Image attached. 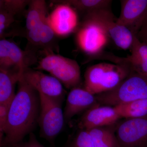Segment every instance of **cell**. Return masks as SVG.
I'll return each mask as SVG.
<instances>
[{"instance_id": "cell-16", "label": "cell", "mask_w": 147, "mask_h": 147, "mask_svg": "<svg viewBox=\"0 0 147 147\" xmlns=\"http://www.w3.org/2000/svg\"><path fill=\"white\" fill-rule=\"evenodd\" d=\"M130 50L131 55L119 57L118 63L127 64L132 71L147 76V44L140 41L135 35Z\"/></svg>"}, {"instance_id": "cell-14", "label": "cell", "mask_w": 147, "mask_h": 147, "mask_svg": "<svg viewBox=\"0 0 147 147\" xmlns=\"http://www.w3.org/2000/svg\"><path fill=\"white\" fill-rule=\"evenodd\" d=\"M120 118L114 106L95 105L84 114L79 123V126L84 130H89L112 124Z\"/></svg>"}, {"instance_id": "cell-6", "label": "cell", "mask_w": 147, "mask_h": 147, "mask_svg": "<svg viewBox=\"0 0 147 147\" xmlns=\"http://www.w3.org/2000/svg\"><path fill=\"white\" fill-rule=\"evenodd\" d=\"M39 94L40 111L38 123L40 128V136L51 142L63 128L65 118L62 109V100Z\"/></svg>"}, {"instance_id": "cell-27", "label": "cell", "mask_w": 147, "mask_h": 147, "mask_svg": "<svg viewBox=\"0 0 147 147\" xmlns=\"http://www.w3.org/2000/svg\"><path fill=\"white\" fill-rule=\"evenodd\" d=\"M22 144H23V143H22ZM22 144H21L19 145V146H18L16 147H23V146H22Z\"/></svg>"}, {"instance_id": "cell-20", "label": "cell", "mask_w": 147, "mask_h": 147, "mask_svg": "<svg viewBox=\"0 0 147 147\" xmlns=\"http://www.w3.org/2000/svg\"><path fill=\"white\" fill-rule=\"evenodd\" d=\"M54 3L67 4L83 15L104 9L110 8L111 0H66L54 1Z\"/></svg>"}, {"instance_id": "cell-25", "label": "cell", "mask_w": 147, "mask_h": 147, "mask_svg": "<svg viewBox=\"0 0 147 147\" xmlns=\"http://www.w3.org/2000/svg\"><path fill=\"white\" fill-rule=\"evenodd\" d=\"M136 36L141 42L147 44V14L142 26Z\"/></svg>"}, {"instance_id": "cell-10", "label": "cell", "mask_w": 147, "mask_h": 147, "mask_svg": "<svg viewBox=\"0 0 147 147\" xmlns=\"http://www.w3.org/2000/svg\"><path fill=\"white\" fill-rule=\"evenodd\" d=\"M22 76L39 94L63 100L65 91L62 84L55 77L30 67L24 69Z\"/></svg>"}, {"instance_id": "cell-24", "label": "cell", "mask_w": 147, "mask_h": 147, "mask_svg": "<svg viewBox=\"0 0 147 147\" xmlns=\"http://www.w3.org/2000/svg\"><path fill=\"white\" fill-rule=\"evenodd\" d=\"M11 103L0 104V139L1 144L3 140L5 130L8 119L9 110Z\"/></svg>"}, {"instance_id": "cell-8", "label": "cell", "mask_w": 147, "mask_h": 147, "mask_svg": "<svg viewBox=\"0 0 147 147\" xmlns=\"http://www.w3.org/2000/svg\"><path fill=\"white\" fill-rule=\"evenodd\" d=\"M117 134L119 147H147V117L124 121Z\"/></svg>"}, {"instance_id": "cell-17", "label": "cell", "mask_w": 147, "mask_h": 147, "mask_svg": "<svg viewBox=\"0 0 147 147\" xmlns=\"http://www.w3.org/2000/svg\"><path fill=\"white\" fill-rule=\"evenodd\" d=\"M30 1H0V37L3 38L6 30L15 22L16 16L24 11Z\"/></svg>"}, {"instance_id": "cell-4", "label": "cell", "mask_w": 147, "mask_h": 147, "mask_svg": "<svg viewBox=\"0 0 147 147\" xmlns=\"http://www.w3.org/2000/svg\"><path fill=\"white\" fill-rule=\"evenodd\" d=\"M100 103L113 106L147 98V76L132 71L114 89L98 94Z\"/></svg>"}, {"instance_id": "cell-7", "label": "cell", "mask_w": 147, "mask_h": 147, "mask_svg": "<svg viewBox=\"0 0 147 147\" xmlns=\"http://www.w3.org/2000/svg\"><path fill=\"white\" fill-rule=\"evenodd\" d=\"M87 14L105 30L117 47L122 50H130L135 35L125 27L117 23V19L110 8L100 9Z\"/></svg>"}, {"instance_id": "cell-5", "label": "cell", "mask_w": 147, "mask_h": 147, "mask_svg": "<svg viewBox=\"0 0 147 147\" xmlns=\"http://www.w3.org/2000/svg\"><path fill=\"white\" fill-rule=\"evenodd\" d=\"M34 69L48 71L69 89L79 87L82 81L81 69L78 63L54 53L45 55Z\"/></svg>"}, {"instance_id": "cell-9", "label": "cell", "mask_w": 147, "mask_h": 147, "mask_svg": "<svg viewBox=\"0 0 147 147\" xmlns=\"http://www.w3.org/2000/svg\"><path fill=\"white\" fill-rule=\"evenodd\" d=\"M57 3L47 19L57 36H67L76 32L80 24L79 14L73 7L64 3Z\"/></svg>"}, {"instance_id": "cell-12", "label": "cell", "mask_w": 147, "mask_h": 147, "mask_svg": "<svg viewBox=\"0 0 147 147\" xmlns=\"http://www.w3.org/2000/svg\"><path fill=\"white\" fill-rule=\"evenodd\" d=\"M120 2L121 13L117 23L136 36L147 14V0H121Z\"/></svg>"}, {"instance_id": "cell-13", "label": "cell", "mask_w": 147, "mask_h": 147, "mask_svg": "<svg viewBox=\"0 0 147 147\" xmlns=\"http://www.w3.org/2000/svg\"><path fill=\"white\" fill-rule=\"evenodd\" d=\"M28 42L27 51L36 57L37 51L41 50L45 55L53 53L56 45L57 35L48 22L47 18L36 28L26 31L25 35Z\"/></svg>"}, {"instance_id": "cell-26", "label": "cell", "mask_w": 147, "mask_h": 147, "mask_svg": "<svg viewBox=\"0 0 147 147\" xmlns=\"http://www.w3.org/2000/svg\"><path fill=\"white\" fill-rule=\"evenodd\" d=\"M23 147H45L41 144L36 139V137L32 133L30 134L28 141L22 144Z\"/></svg>"}, {"instance_id": "cell-18", "label": "cell", "mask_w": 147, "mask_h": 147, "mask_svg": "<svg viewBox=\"0 0 147 147\" xmlns=\"http://www.w3.org/2000/svg\"><path fill=\"white\" fill-rule=\"evenodd\" d=\"M23 70L0 68V104L11 103L15 97V88Z\"/></svg>"}, {"instance_id": "cell-11", "label": "cell", "mask_w": 147, "mask_h": 147, "mask_svg": "<svg viewBox=\"0 0 147 147\" xmlns=\"http://www.w3.org/2000/svg\"><path fill=\"white\" fill-rule=\"evenodd\" d=\"M36 60L28 51L21 50L15 42L5 38L0 40V68L24 70Z\"/></svg>"}, {"instance_id": "cell-19", "label": "cell", "mask_w": 147, "mask_h": 147, "mask_svg": "<svg viewBox=\"0 0 147 147\" xmlns=\"http://www.w3.org/2000/svg\"><path fill=\"white\" fill-rule=\"evenodd\" d=\"M26 16V31L42 24L48 16L47 3L44 0L30 1Z\"/></svg>"}, {"instance_id": "cell-23", "label": "cell", "mask_w": 147, "mask_h": 147, "mask_svg": "<svg viewBox=\"0 0 147 147\" xmlns=\"http://www.w3.org/2000/svg\"><path fill=\"white\" fill-rule=\"evenodd\" d=\"M69 147H95L90 135L86 130L79 132Z\"/></svg>"}, {"instance_id": "cell-21", "label": "cell", "mask_w": 147, "mask_h": 147, "mask_svg": "<svg viewBox=\"0 0 147 147\" xmlns=\"http://www.w3.org/2000/svg\"><path fill=\"white\" fill-rule=\"evenodd\" d=\"M114 107L120 118L133 119L147 117V98L134 100Z\"/></svg>"}, {"instance_id": "cell-2", "label": "cell", "mask_w": 147, "mask_h": 147, "mask_svg": "<svg viewBox=\"0 0 147 147\" xmlns=\"http://www.w3.org/2000/svg\"><path fill=\"white\" fill-rule=\"evenodd\" d=\"M132 72L125 64L101 63L88 67L84 74V88L94 95L112 90Z\"/></svg>"}, {"instance_id": "cell-22", "label": "cell", "mask_w": 147, "mask_h": 147, "mask_svg": "<svg viewBox=\"0 0 147 147\" xmlns=\"http://www.w3.org/2000/svg\"><path fill=\"white\" fill-rule=\"evenodd\" d=\"M87 131L90 135L95 147H119L117 137L109 129L99 127Z\"/></svg>"}, {"instance_id": "cell-1", "label": "cell", "mask_w": 147, "mask_h": 147, "mask_svg": "<svg viewBox=\"0 0 147 147\" xmlns=\"http://www.w3.org/2000/svg\"><path fill=\"white\" fill-rule=\"evenodd\" d=\"M18 89L11 103L4 137L1 146L16 147L38 121L40 111L39 94L21 76Z\"/></svg>"}, {"instance_id": "cell-3", "label": "cell", "mask_w": 147, "mask_h": 147, "mask_svg": "<svg viewBox=\"0 0 147 147\" xmlns=\"http://www.w3.org/2000/svg\"><path fill=\"white\" fill-rule=\"evenodd\" d=\"M110 39L97 22L88 15L83 16L75 32V40L79 49L90 60L101 59Z\"/></svg>"}, {"instance_id": "cell-15", "label": "cell", "mask_w": 147, "mask_h": 147, "mask_svg": "<svg viewBox=\"0 0 147 147\" xmlns=\"http://www.w3.org/2000/svg\"><path fill=\"white\" fill-rule=\"evenodd\" d=\"M96 98L84 88L75 87L71 89L67 96L64 116L66 121L95 105Z\"/></svg>"}]
</instances>
